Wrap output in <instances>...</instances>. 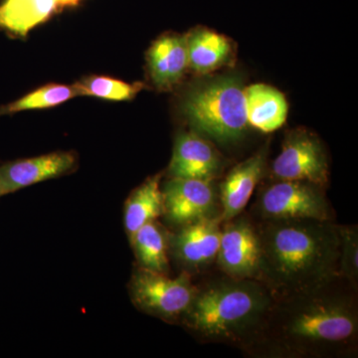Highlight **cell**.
I'll use <instances>...</instances> for the list:
<instances>
[{"label": "cell", "mask_w": 358, "mask_h": 358, "mask_svg": "<svg viewBox=\"0 0 358 358\" xmlns=\"http://www.w3.org/2000/svg\"><path fill=\"white\" fill-rule=\"evenodd\" d=\"M357 292L338 277L310 291L275 299L247 352L279 358L355 357Z\"/></svg>", "instance_id": "obj_1"}, {"label": "cell", "mask_w": 358, "mask_h": 358, "mask_svg": "<svg viewBox=\"0 0 358 358\" xmlns=\"http://www.w3.org/2000/svg\"><path fill=\"white\" fill-rule=\"evenodd\" d=\"M260 277L275 299L303 293L338 278L341 230L334 220L254 219Z\"/></svg>", "instance_id": "obj_2"}, {"label": "cell", "mask_w": 358, "mask_h": 358, "mask_svg": "<svg viewBox=\"0 0 358 358\" xmlns=\"http://www.w3.org/2000/svg\"><path fill=\"white\" fill-rule=\"evenodd\" d=\"M274 301L260 281L224 275L196 286L180 322L203 343H225L248 352Z\"/></svg>", "instance_id": "obj_3"}, {"label": "cell", "mask_w": 358, "mask_h": 358, "mask_svg": "<svg viewBox=\"0 0 358 358\" xmlns=\"http://www.w3.org/2000/svg\"><path fill=\"white\" fill-rule=\"evenodd\" d=\"M182 110L193 129L218 143H234L248 126L245 89L237 75H224L192 90Z\"/></svg>", "instance_id": "obj_4"}, {"label": "cell", "mask_w": 358, "mask_h": 358, "mask_svg": "<svg viewBox=\"0 0 358 358\" xmlns=\"http://www.w3.org/2000/svg\"><path fill=\"white\" fill-rule=\"evenodd\" d=\"M196 286L188 273L167 274L138 267L129 282L131 301L141 312L167 322H180L194 296Z\"/></svg>", "instance_id": "obj_5"}, {"label": "cell", "mask_w": 358, "mask_h": 358, "mask_svg": "<svg viewBox=\"0 0 358 358\" xmlns=\"http://www.w3.org/2000/svg\"><path fill=\"white\" fill-rule=\"evenodd\" d=\"M254 212L256 219L334 220L324 188L307 181L278 179L261 193Z\"/></svg>", "instance_id": "obj_6"}, {"label": "cell", "mask_w": 358, "mask_h": 358, "mask_svg": "<svg viewBox=\"0 0 358 358\" xmlns=\"http://www.w3.org/2000/svg\"><path fill=\"white\" fill-rule=\"evenodd\" d=\"M272 173L279 180L307 181L326 187L329 162L322 143L306 129L291 131L273 162Z\"/></svg>", "instance_id": "obj_7"}, {"label": "cell", "mask_w": 358, "mask_h": 358, "mask_svg": "<svg viewBox=\"0 0 358 358\" xmlns=\"http://www.w3.org/2000/svg\"><path fill=\"white\" fill-rule=\"evenodd\" d=\"M260 253L254 219L241 213L222 222L216 262L224 275L259 281Z\"/></svg>", "instance_id": "obj_8"}, {"label": "cell", "mask_w": 358, "mask_h": 358, "mask_svg": "<svg viewBox=\"0 0 358 358\" xmlns=\"http://www.w3.org/2000/svg\"><path fill=\"white\" fill-rule=\"evenodd\" d=\"M162 193L164 215L178 228L220 216L213 180L171 178L164 183Z\"/></svg>", "instance_id": "obj_9"}, {"label": "cell", "mask_w": 358, "mask_h": 358, "mask_svg": "<svg viewBox=\"0 0 358 358\" xmlns=\"http://www.w3.org/2000/svg\"><path fill=\"white\" fill-rule=\"evenodd\" d=\"M219 217L203 219L178 227L169 234V251L176 262L185 268L183 272H197L215 262L221 239Z\"/></svg>", "instance_id": "obj_10"}, {"label": "cell", "mask_w": 358, "mask_h": 358, "mask_svg": "<svg viewBox=\"0 0 358 358\" xmlns=\"http://www.w3.org/2000/svg\"><path fill=\"white\" fill-rule=\"evenodd\" d=\"M76 164L70 152L15 160L0 166V199L42 181L64 176Z\"/></svg>", "instance_id": "obj_11"}, {"label": "cell", "mask_w": 358, "mask_h": 358, "mask_svg": "<svg viewBox=\"0 0 358 358\" xmlns=\"http://www.w3.org/2000/svg\"><path fill=\"white\" fill-rule=\"evenodd\" d=\"M268 147L235 166L220 185L221 222L243 213L254 189L265 173Z\"/></svg>", "instance_id": "obj_12"}, {"label": "cell", "mask_w": 358, "mask_h": 358, "mask_svg": "<svg viewBox=\"0 0 358 358\" xmlns=\"http://www.w3.org/2000/svg\"><path fill=\"white\" fill-rule=\"evenodd\" d=\"M217 152L199 134H179L169 167L171 178L213 180L220 171Z\"/></svg>", "instance_id": "obj_13"}, {"label": "cell", "mask_w": 358, "mask_h": 358, "mask_svg": "<svg viewBox=\"0 0 358 358\" xmlns=\"http://www.w3.org/2000/svg\"><path fill=\"white\" fill-rule=\"evenodd\" d=\"M148 69L160 89H169L180 81L188 67L186 36L166 35L157 40L148 52Z\"/></svg>", "instance_id": "obj_14"}, {"label": "cell", "mask_w": 358, "mask_h": 358, "mask_svg": "<svg viewBox=\"0 0 358 358\" xmlns=\"http://www.w3.org/2000/svg\"><path fill=\"white\" fill-rule=\"evenodd\" d=\"M248 124L263 133L281 128L288 115V103L279 90L265 84L245 89Z\"/></svg>", "instance_id": "obj_15"}, {"label": "cell", "mask_w": 358, "mask_h": 358, "mask_svg": "<svg viewBox=\"0 0 358 358\" xmlns=\"http://www.w3.org/2000/svg\"><path fill=\"white\" fill-rule=\"evenodd\" d=\"M162 174L147 179L129 195L124 205V228L129 241L145 224L157 221L164 214V193L160 188Z\"/></svg>", "instance_id": "obj_16"}, {"label": "cell", "mask_w": 358, "mask_h": 358, "mask_svg": "<svg viewBox=\"0 0 358 358\" xmlns=\"http://www.w3.org/2000/svg\"><path fill=\"white\" fill-rule=\"evenodd\" d=\"M58 7L57 0H4L0 4V28L15 36H26Z\"/></svg>", "instance_id": "obj_17"}, {"label": "cell", "mask_w": 358, "mask_h": 358, "mask_svg": "<svg viewBox=\"0 0 358 358\" xmlns=\"http://www.w3.org/2000/svg\"><path fill=\"white\" fill-rule=\"evenodd\" d=\"M188 66L195 72H212L227 62L231 45L226 37L207 29H199L186 36Z\"/></svg>", "instance_id": "obj_18"}, {"label": "cell", "mask_w": 358, "mask_h": 358, "mask_svg": "<svg viewBox=\"0 0 358 358\" xmlns=\"http://www.w3.org/2000/svg\"><path fill=\"white\" fill-rule=\"evenodd\" d=\"M141 268L167 274L169 234L157 221L143 225L129 240Z\"/></svg>", "instance_id": "obj_19"}, {"label": "cell", "mask_w": 358, "mask_h": 358, "mask_svg": "<svg viewBox=\"0 0 358 358\" xmlns=\"http://www.w3.org/2000/svg\"><path fill=\"white\" fill-rule=\"evenodd\" d=\"M78 94L74 86L51 84L42 87L32 93L28 94L8 105L0 107V117L13 115L22 110L46 109L55 107L67 102L70 99L77 96Z\"/></svg>", "instance_id": "obj_20"}, {"label": "cell", "mask_w": 358, "mask_h": 358, "mask_svg": "<svg viewBox=\"0 0 358 358\" xmlns=\"http://www.w3.org/2000/svg\"><path fill=\"white\" fill-rule=\"evenodd\" d=\"M78 96H91L110 101H129L143 88L141 83L129 84L109 77L92 76L73 85Z\"/></svg>", "instance_id": "obj_21"}, {"label": "cell", "mask_w": 358, "mask_h": 358, "mask_svg": "<svg viewBox=\"0 0 358 358\" xmlns=\"http://www.w3.org/2000/svg\"><path fill=\"white\" fill-rule=\"evenodd\" d=\"M341 252H339L338 275L353 289L358 285V229L357 226L339 225Z\"/></svg>", "instance_id": "obj_22"}, {"label": "cell", "mask_w": 358, "mask_h": 358, "mask_svg": "<svg viewBox=\"0 0 358 358\" xmlns=\"http://www.w3.org/2000/svg\"><path fill=\"white\" fill-rule=\"evenodd\" d=\"M79 1L80 0H57L58 6L60 7V8H62V7L65 6H76Z\"/></svg>", "instance_id": "obj_23"}]
</instances>
